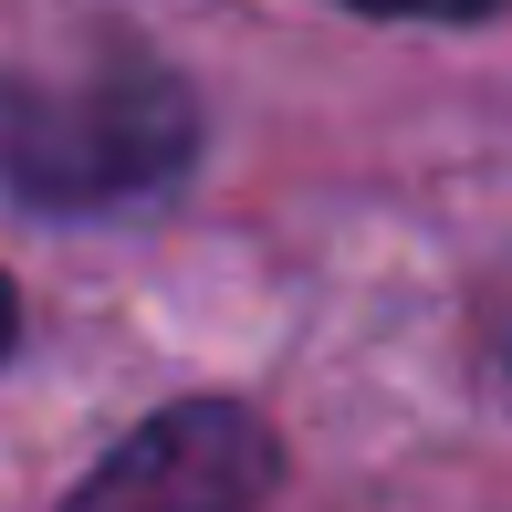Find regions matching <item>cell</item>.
<instances>
[{
  "label": "cell",
  "mask_w": 512,
  "mask_h": 512,
  "mask_svg": "<svg viewBox=\"0 0 512 512\" xmlns=\"http://www.w3.org/2000/svg\"><path fill=\"white\" fill-rule=\"evenodd\" d=\"M283 439L241 398H178L136 418L95 471L63 492V512H272Z\"/></svg>",
  "instance_id": "2"
},
{
  "label": "cell",
  "mask_w": 512,
  "mask_h": 512,
  "mask_svg": "<svg viewBox=\"0 0 512 512\" xmlns=\"http://www.w3.org/2000/svg\"><path fill=\"white\" fill-rule=\"evenodd\" d=\"M199 157V105L147 53H74L63 74L0 84V189L53 220L168 199Z\"/></svg>",
  "instance_id": "1"
},
{
  "label": "cell",
  "mask_w": 512,
  "mask_h": 512,
  "mask_svg": "<svg viewBox=\"0 0 512 512\" xmlns=\"http://www.w3.org/2000/svg\"><path fill=\"white\" fill-rule=\"evenodd\" d=\"M11 335H21V304H11V283H0V366H11Z\"/></svg>",
  "instance_id": "4"
},
{
  "label": "cell",
  "mask_w": 512,
  "mask_h": 512,
  "mask_svg": "<svg viewBox=\"0 0 512 512\" xmlns=\"http://www.w3.org/2000/svg\"><path fill=\"white\" fill-rule=\"evenodd\" d=\"M345 11H366V21H492L502 0H345Z\"/></svg>",
  "instance_id": "3"
}]
</instances>
